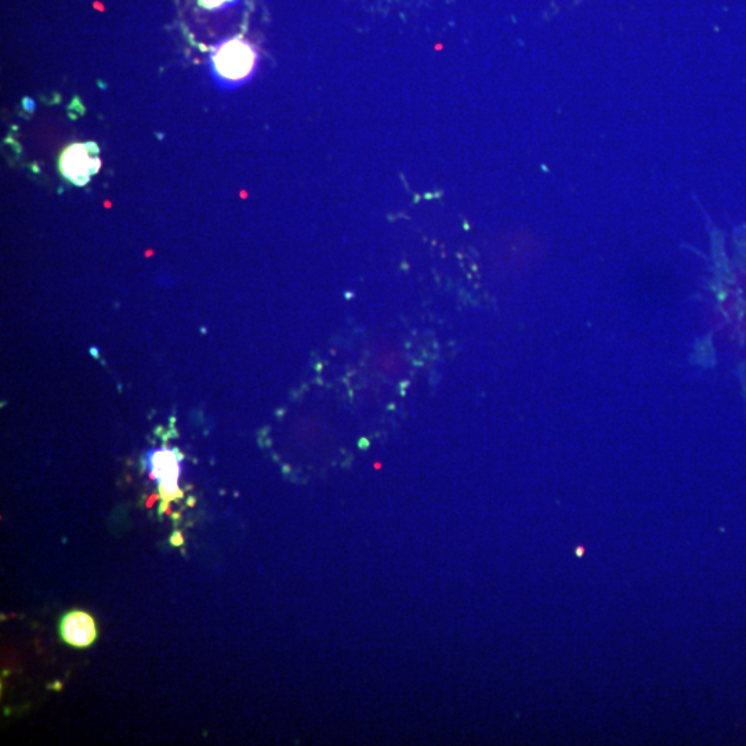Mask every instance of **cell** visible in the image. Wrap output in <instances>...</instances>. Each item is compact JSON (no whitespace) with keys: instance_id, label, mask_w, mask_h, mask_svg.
<instances>
[{"instance_id":"5b68a950","label":"cell","mask_w":746,"mask_h":746,"mask_svg":"<svg viewBox=\"0 0 746 746\" xmlns=\"http://www.w3.org/2000/svg\"><path fill=\"white\" fill-rule=\"evenodd\" d=\"M241 0H198V5L209 12H222L227 7L235 6Z\"/></svg>"},{"instance_id":"277c9868","label":"cell","mask_w":746,"mask_h":746,"mask_svg":"<svg viewBox=\"0 0 746 746\" xmlns=\"http://www.w3.org/2000/svg\"><path fill=\"white\" fill-rule=\"evenodd\" d=\"M60 633L64 642L72 647H89L97 637L96 622L86 612L71 611L61 619Z\"/></svg>"},{"instance_id":"7a4b0ae2","label":"cell","mask_w":746,"mask_h":746,"mask_svg":"<svg viewBox=\"0 0 746 746\" xmlns=\"http://www.w3.org/2000/svg\"><path fill=\"white\" fill-rule=\"evenodd\" d=\"M181 461L183 455L179 449L159 448L148 452V473L158 483L162 512L168 509L170 502L177 501L183 496V491L179 487Z\"/></svg>"},{"instance_id":"6da1fadb","label":"cell","mask_w":746,"mask_h":746,"mask_svg":"<svg viewBox=\"0 0 746 746\" xmlns=\"http://www.w3.org/2000/svg\"><path fill=\"white\" fill-rule=\"evenodd\" d=\"M259 64L255 46L241 36L217 45L212 54V70L224 88H238L251 81Z\"/></svg>"},{"instance_id":"3957f363","label":"cell","mask_w":746,"mask_h":746,"mask_svg":"<svg viewBox=\"0 0 746 746\" xmlns=\"http://www.w3.org/2000/svg\"><path fill=\"white\" fill-rule=\"evenodd\" d=\"M100 166L99 147L94 143H75L61 154V175L75 186L88 184L97 175Z\"/></svg>"}]
</instances>
